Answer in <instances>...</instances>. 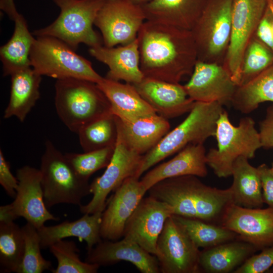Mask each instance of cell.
<instances>
[{
	"instance_id": "1",
	"label": "cell",
	"mask_w": 273,
	"mask_h": 273,
	"mask_svg": "<svg viewBox=\"0 0 273 273\" xmlns=\"http://www.w3.org/2000/svg\"><path fill=\"white\" fill-rule=\"evenodd\" d=\"M138 38L145 77L179 83L192 75L198 58L192 31L146 20Z\"/></svg>"
},
{
	"instance_id": "2",
	"label": "cell",
	"mask_w": 273,
	"mask_h": 273,
	"mask_svg": "<svg viewBox=\"0 0 273 273\" xmlns=\"http://www.w3.org/2000/svg\"><path fill=\"white\" fill-rule=\"evenodd\" d=\"M148 192L149 196L171 206L173 215L219 225L226 208L233 204L230 188L220 189L210 187L195 175L163 179Z\"/></svg>"
},
{
	"instance_id": "3",
	"label": "cell",
	"mask_w": 273,
	"mask_h": 273,
	"mask_svg": "<svg viewBox=\"0 0 273 273\" xmlns=\"http://www.w3.org/2000/svg\"><path fill=\"white\" fill-rule=\"evenodd\" d=\"M222 106L216 102H195L184 121L168 132L153 149L143 155L139 177L186 146L190 144H203L209 138L215 136L217 120L224 110Z\"/></svg>"
},
{
	"instance_id": "4",
	"label": "cell",
	"mask_w": 273,
	"mask_h": 273,
	"mask_svg": "<svg viewBox=\"0 0 273 273\" xmlns=\"http://www.w3.org/2000/svg\"><path fill=\"white\" fill-rule=\"evenodd\" d=\"M55 88L57 114L73 132L77 133L86 124L112 112L109 100L95 82L68 78L57 79Z\"/></svg>"
},
{
	"instance_id": "5",
	"label": "cell",
	"mask_w": 273,
	"mask_h": 273,
	"mask_svg": "<svg viewBox=\"0 0 273 273\" xmlns=\"http://www.w3.org/2000/svg\"><path fill=\"white\" fill-rule=\"evenodd\" d=\"M215 137L217 148L210 149L206 154L207 164L218 177L232 175L233 165L239 157H254L262 147L259 132L251 117L241 119L238 126L234 125L224 110L216 123Z\"/></svg>"
},
{
	"instance_id": "6",
	"label": "cell",
	"mask_w": 273,
	"mask_h": 273,
	"mask_svg": "<svg viewBox=\"0 0 273 273\" xmlns=\"http://www.w3.org/2000/svg\"><path fill=\"white\" fill-rule=\"evenodd\" d=\"M60 9L57 18L50 25L35 30L36 36H49L64 42L74 51L80 43L90 48L101 46L102 36L93 25L105 0H53Z\"/></svg>"
},
{
	"instance_id": "7",
	"label": "cell",
	"mask_w": 273,
	"mask_h": 273,
	"mask_svg": "<svg viewBox=\"0 0 273 273\" xmlns=\"http://www.w3.org/2000/svg\"><path fill=\"white\" fill-rule=\"evenodd\" d=\"M41 183L47 208L61 203L80 206L90 194L88 180L80 177L63 154L49 140L41 157Z\"/></svg>"
},
{
	"instance_id": "8",
	"label": "cell",
	"mask_w": 273,
	"mask_h": 273,
	"mask_svg": "<svg viewBox=\"0 0 273 273\" xmlns=\"http://www.w3.org/2000/svg\"><path fill=\"white\" fill-rule=\"evenodd\" d=\"M60 39L49 36H36L29 59L38 74L57 79L74 78L98 83L103 78L90 61Z\"/></svg>"
},
{
	"instance_id": "9",
	"label": "cell",
	"mask_w": 273,
	"mask_h": 273,
	"mask_svg": "<svg viewBox=\"0 0 273 273\" xmlns=\"http://www.w3.org/2000/svg\"><path fill=\"white\" fill-rule=\"evenodd\" d=\"M117 138L112 158L103 174L90 184L93 197L88 203L79 206L83 214L103 212L108 195L116 191L128 178L139 177L143 155L131 149L117 128Z\"/></svg>"
},
{
	"instance_id": "10",
	"label": "cell",
	"mask_w": 273,
	"mask_h": 273,
	"mask_svg": "<svg viewBox=\"0 0 273 273\" xmlns=\"http://www.w3.org/2000/svg\"><path fill=\"white\" fill-rule=\"evenodd\" d=\"M16 177V197L12 203L0 207V221H14L22 217L38 229L48 220H58L45 204L40 170L26 165L17 169Z\"/></svg>"
},
{
	"instance_id": "11",
	"label": "cell",
	"mask_w": 273,
	"mask_h": 273,
	"mask_svg": "<svg viewBox=\"0 0 273 273\" xmlns=\"http://www.w3.org/2000/svg\"><path fill=\"white\" fill-rule=\"evenodd\" d=\"M146 20L142 7L131 0H105L94 25L107 47L125 45L134 39Z\"/></svg>"
},
{
	"instance_id": "12",
	"label": "cell",
	"mask_w": 273,
	"mask_h": 273,
	"mask_svg": "<svg viewBox=\"0 0 273 273\" xmlns=\"http://www.w3.org/2000/svg\"><path fill=\"white\" fill-rule=\"evenodd\" d=\"M200 251L172 215L166 220L157 242L160 272L198 273Z\"/></svg>"
},
{
	"instance_id": "13",
	"label": "cell",
	"mask_w": 273,
	"mask_h": 273,
	"mask_svg": "<svg viewBox=\"0 0 273 273\" xmlns=\"http://www.w3.org/2000/svg\"><path fill=\"white\" fill-rule=\"evenodd\" d=\"M266 4V0H233L227 69L238 86L246 47L262 18Z\"/></svg>"
},
{
	"instance_id": "14",
	"label": "cell",
	"mask_w": 273,
	"mask_h": 273,
	"mask_svg": "<svg viewBox=\"0 0 273 273\" xmlns=\"http://www.w3.org/2000/svg\"><path fill=\"white\" fill-rule=\"evenodd\" d=\"M173 215L166 203L150 196L143 198L127 221L123 237L155 256L158 239L166 220Z\"/></svg>"
},
{
	"instance_id": "15",
	"label": "cell",
	"mask_w": 273,
	"mask_h": 273,
	"mask_svg": "<svg viewBox=\"0 0 273 273\" xmlns=\"http://www.w3.org/2000/svg\"><path fill=\"white\" fill-rule=\"evenodd\" d=\"M220 225L258 250L273 245L272 208H249L231 204L224 213Z\"/></svg>"
},
{
	"instance_id": "16",
	"label": "cell",
	"mask_w": 273,
	"mask_h": 273,
	"mask_svg": "<svg viewBox=\"0 0 273 273\" xmlns=\"http://www.w3.org/2000/svg\"><path fill=\"white\" fill-rule=\"evenodd\" d=\"M184 87L195 102H216L223 105L231 103L238 85L227 69L198 60L190 79Z\"/></svg>"
},
{
	"instance_id": "17",
	"label": "cell",
	"mask_w": 273,
	"mask_h": 273,
	"mask_svg": "<svg viewBox=\"0 0 273 273\" xmlns=\"http://www.w3.org/2000/svg\"><path fill=\"white\" fill-rule=\"evenodd\" d=\"M233 0H220L204 10L192 30L198 51V58L220 54L230 42L232 29Z\"/></svg>"
},
{
	"instance_id": "18",
	"label": "cell",
	"mask_w": 273,
	"mask_h": 273,
	"mask_svg": "<svg viewBox=\"0 0 273 273\" xmlns=\"http://www.w3.org/2000/svg\"><path fill=\"white\" fill-rule=\"evenodd\" d=\"M146 192L140 178L136 176L126 179L114 191L102 213L100 228L102 239L115 241L123 237L127 221Z\"/></svg>"
},
{
	"instance_id": "19",
	"label": "cell",
	"mask_w": 273,
	"mask_h": 273,
	"mask_svg": "<svg viewBox=\"0 0 273 273\" xmlns=\"http://www.w3.org/2000/svg\"><path fill=\"white\" fill-rule=\"evenodd\" d=\"M132 84L155 112L166 119L189 112L195 103L179 83L144 77Z\"/></svg>"
},
{
	"instance_id": "20",
	"label": "cell",
	"mask_w": 273,
	"mask_h": 273,
	"mask_svg": "<svg viewBox=\"0 0 273 273\" xmlns=\"http://www.w3.org/2000/svg\"><path fill=\"white\" fill-rule=\"evenodd\" d=\"M121 261L133 264L143 273L160 272L158 260L138 243L123 238L119 241L102 240L87 250L85 261L98 265H109Z\"/></svg>"
},
{
	"instance_id": "21",
	"label": "cell",
	"mask_w": 273,
	"mask_h": 273,
	"mask_svg": "<svg viewBox=\"0 0 273 273\" xmlns=\"http://www.w3.org/2000/svg\"><path fill=\"white\" fill-rule=\"evenodd\" d=\"M207 165L203 144H190L169 161L149 170L140 182L148 192L155 184L166 178L185 175L205 177L208 173Z\"/></svg>"
},
{
	"instance_id": "22",
	"label": "cell",
	"mask_w": 273,
	"mask_h": 273,
	"mask_svg": "<svg viewBox=\"0 0 273 273\" xmlns=\"http://www.w3.org/2000/svg\"><path fill=\"white\" fill-rule=\"evenodd\" d=\"M89 53L96 60L108 66L109 70L105 77L108 79L135 84L145 77L140 66L138 37L132 42L117 47L101 45L90 48Z\"/></svg>"
},
{
	"instance_id": "23",
	"label": "cell",
	"mask_w": 273,
	"mask_h": 273,
	"mask_svg": "<svg viewBox=\"0 0 273 273\" xmlns=\"http://www.w3.org/2000/svg\"><path fill=\"white\" fill-rule=\"evenodd\" d=\"M141 6L146 20L191 31L204 11L200 0H151Z\"/></svg>"
},
{
	"instance_id": "24",
	"label": "cell",
	"mask_w": 273,
	"mask_h": 273,
	"mask_svg": "<svg viewBox=\"0 0 273 273\" xmlns=\"http://www.w3.org/2000/svg\"><path fill=\"white\" fill-rule=\"evenodd\" d=\"M97 84L109 100L112 113L122 121L156 114L131 83L103 77Z\"/></svg>"
},
{
	"instance_id": "25",
	"label": "cell",
	"mask_w": 273,
	"mask_h": 273,
	"mask_svg": "<svg viewBox=\"0 0 273 273\" xmlns=\"http://www.w3.org/2000/svg\"><path fill=\"white\" fill-rule=\"evenodd\" d=\"M103 212L84 214L73 221H65L60 224L37 229L41 249L49 248L59 240L70 237L84 240L87 250L102 241L100 228Z\"/></svg>"
},
{
	"instance_id": "26",
	"label": "cell",
	"mask_w": 273,
	"mask_h": 273,
	"mask_svg": "<svg viewBox=\"0 0 273 273\" xmlns=\"http://www.w3.org/2000/svg\"><path fill=\"white\" fill-rule=\"evenodd\" d=\"M116 117L118 129L125 142L142 155L153 149L170 127L167 119L157 113L129 121H122Z\"/></svg>"
},
{
	"instance_id": "27",
	"label": "cell",
	"mask_w": 273,
	"mask_h": 273,
	"mask_svg": "<svg viewBox=\"0 0 273 273\" xmlns=\"http://www.w3.org/2000/svg\"><path fill=\"white\" fill-rule=\"evenodd\" d=\"M238 239L200 251V270L208 273H228L234 271L258 250L252 244Z\"/></svg>"
},
{
	"instance_id": "28",
	"label": "cell",
	"mask_w": 273,
	"mask_h": 273,
	"mask_svg": "<svg viewBox=\"0 0 273 273\" xmlns=\"http://www.w3.org/2000/svg\"><path fill=\"white\" fill-rule=\"evenodd\" d=\"M11 76L10 99L4 117H16L23 122L40 97L41 75L31 67L17 71Z\"/></svg>"
},
{
	"instance_id": "29",
	"label": "cell",
	"mask_w": 273,
	"mask_h": 273,
	"mask_svg": "<svg viewBox=\"0 0 273 273\" xmlns=\"http://www.w3.org/2000/svg\"><path fill=\"white\" fill-rule=\"evenodd\" d=\"M232 175L233 180L230 188L233 204L245 208H261L264 202L257 167L251 165L247 158L240 156L233 163Z\"/></svg>"
},
{
	"instance_id": "30",
	"label": "cell",
	"mask_w": 273,
	"mask_h": 273,
	"mask_svg": "<svg viewBox=\"0 0 273 273\" xmlns=\"http://www.w3.org/2000/svg\"><path fill=\"white\" fill-rule=\"evenodd\" d=\"M15 27L10 40L0 49L3 75L14 73L31 67L29 59L35 38L29 32L24 17L19 14L14 20Z\"/></svg>"
},
{
	"instance_id": "31",
	"label": "cell",
	"mask_w": 273,
	"mask_h": 273,
	"mask_svg": "<svg viewBox=\"0 0 273 273\" xmlns=\"http://www.w3.org/2000/svg\"><path fill=\"white\" fill-rule=\"evenodd\" d=\"M265 102L273 103V66L238 86L231 103L235 109L249 114Z\"/></svg>"
},
{
	"instance_id": "32",
	"label": "cell",
	"mask_w": 273,
	"mask_h": 273,
	"mask_svg": "<svg viewBox=\"0 0 273 273\" xmlns=\"http://www.w3.org/2000/svg\"><path fill=\"white\" fill-rule=\"evenodd\" d=\"M172 217L199 248L212 247L238 238L235 233L219 224L176 215Z\"/></svg>"
},
{
	"instance_id": "33",
	"label": "cell",
	"mask_w": 273,
	"mask_h": 273,
	"mask_svg": "<svg viewBox=\"0 0 273 273\" xmlns=\"http://www.w3.org/2000/svg\"><path fill=\"white\" fill-rule=\"evenodd\" d=\"M116 117L112 112L83 126L77 133L84 152L115 147L117 138Z\"/></svg>"
},
{
	"instance_id": "34",
	"label": "cell",
	"mask_w": 273,
	"mask_h": 273,
	"mask_svg": "<svg viewBox=\"0 0 273 273\" xmlns=\"http://www.w3.org/2000/svg\"><path fill=\"white\" fill-rule=\"evenodd\" d=\"M24 250L22 228L14 221H0L1 272H18Z\"/></svg>"
},
{
	"instance_id": "35",
	"label": "cell",
	"mask_w": 273,
	"mask_h": 273,
	"mask_svg": "<svg viewBox=\"0 0 273 273\" xmlns=\"http://www.w3.org/2000/svg\"><path fill=\"white\" fill-rule=\"evenodd\" d=\"M50 252L57 260V266L51 271L53 273H96L100 266L83 262L79 251L73 241L61 240L52 245Z\"/></svg>"
},
{
	"instance_id": "36",
	"label": "cell",
	"mask_w": 273,
	"mask_h": 273,
	"mask_svg": "<svg viewBox=\"0 0 273 273\" xmlns=\"http://www.w3.org/2000/svg\"><path fill=\"white\" fill-rule=\"evenodd\" d=\"M24 239V250L22 262L17 273H41L52 270L53 266L49 260L42 256L40 240L37 229L31 223L22 227Z\"/></svg>"
},
{
	"instance_id": "37",
	"label": "cell",
	"mask_w": 273,
	"mask_h": 273,
	"mask_svg": "<svg viewBox=\"0 0 273 273\" xmlns=\"http://www.w3.org/2000/svg\"><path fill=\"white\" fill-rule=\"evenodd\" d=\"M114 148L109 147L82 154L67 153L64 155L78 175L88 180L95 172L108 166Z\"/></svg>"
},
{
	"instance_id": "38",
	"label": "cell",
	"mask_w": 273,
	"mask_h": 273,
	"mask_svg": "<svg viewBox=\"0 0 273 273\" xmlns=\"http://www.w3.org/2000/svg\"><path fill=\"white\" fill-rule=\"evenodd\" d=\"M245 53L239 85L247 82L268 67L273 59L268 50L257 41H254L250 44Z\"/></svg>"
},
{
	"instance_id": "39",
	"label": "cell",
	"mask_w": 273,
	"mask_h": 273,
	"mask_svg": "<svg viewBox=\"0 0 273 273\" xmlns=\"http://www.w3.org/2000/svg\"><path fill=\"white\" fill-rule=\"evenodd\" d=\"M273 266V245L247 258L234 273H263Z\"/></svg>"
},
{
	"instance_id": "40",
	"label": "cell",
	"mask_w": 273,
	"mask_h": 273,
	"mask_svg": "<svg viewBox=\"0 0 273 273\" xmlns=\"http://www.w3.org/2000/svg\"><path fill=\"white\" fill-rule=\"evenodd\" d=\"M0 184L10 197L15 198L18 181L11 171L9 163L5 158L0 150Z\"/></svg>"
},
{
	"instance_id": "41",
	"label": "cell",
	"mask_w": 273,
	"mask_h": 273,
	"mask_svg": "<svg viewBox=\"0 0 273 273\" xmlns=\"http://www.w3.org/2000/svg\"><path fill=\"white\" fill-rule=\"evenodd\" d=\"M257 168L261 181L263 202L273 208V172L270 168L264 163Z\"/></svg>"
},
{
	"instance_id": "42",
	"label": "cell",
	"mask_w": 273,
	"mask_h": 273,
	"mask_svg": "<svg viewBox=\"0 0 273 273\" xmlns=\"http://www.w3.org/2000/svg\"><path fill=\"white\" fill-rule=\"evenodd\" d=\"M259 132L262 147L273 148V105L267 108L265 116L260 123Z\"/></svg>"
},
{
	"instance_id": "43",
	"label": "cell",
	"mask_w": 273,
	"mask_h": 273,
	"mask_svg": "<svg viewBox=\"0 0 273 273\" xmlns=\"http://www.w3.org/2000/svg\"><path fill=\"white\" fill-rule=\"evenodd\" d=\"M257 34L266 46L273 50V29L272 24L265 16L259 22Z\"/></svg>"
},
{
	"instance_id": "44",
	"label": "cell",
	"mask_w": 273,
	"mask_h": 273,
	"mask_svg": "<svg viewBox=\"0 0 273 273\" xmlns=\"http://www.w3.org/2000/svg\"><path fill=\"white\" fill-rule=\"evenodd\" d=\"M0 8L13 21L19 15L14 0H0Z\"/></svg>"
},
{
	"instance_id": "45",
	"label": "cell",
	"mask_w": 273,
	"mask_h": 273,
	"mask_svg": "<svg viewBox=\"0 0 273 273\" xmlns=\"http://www.w3.org/2000/svg\"><path fill=\"white\" fill-rule=\"evenodd\" d=\"M131 1L137 5L142 6L146 4L147 3L149 2L151 0H131Z\"/></svg>"
},
{
	"instance_id": "46",
	"label": "cell",
	"mask_w": 273,
	"mask_h": 273,
	"mask_svg": "<svg viewBox=\"0 0 273 273\" xmlns=\"http://www.w3.org/2000/svg\"><path fill=\"white\" fill-rule=\"evenodd\" d=\"M267 272L269 273H273V266Z\"/></svg>"
},
{
	"instance_id": "47",
	"label": "cell",
	"mask_w": 273,
	"mask_h": 273,
	"mask_svg": "<svg viewBox=\"0 0 273 273\" xmlns=\"http://www.w3.org/2000/svg\"><path fill=\"white\" fill-rule=\"evenodd\" d=\"M270 169H271V171H272V172H273V163L272 164V166H271V167H270Z\"/></svg>"
},
{
	"instance_id": "48",
	"label": "cell",
	"mask_w": 273,
	"mask_h": 273,
	"mask_svg": "<svg viewBox=\"0 0 273 273\" xmlns=\"http://www.w3.org/2000/svg\"><path fill=\"white\" fill-rule=\"evenodd\" d=\"M271 24H272V29H273V23H272Z\"/></svg>"
}]
</instances>
